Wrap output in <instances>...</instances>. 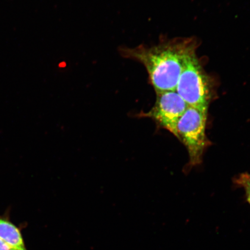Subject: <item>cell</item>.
Listing matches in <instances>:
<instances>
[{
    "mask_svg": "<svg viewBox=\"0 0 250 250\" xmlns=\"http://www.w3.org/2000/svg\"><path fill=\"white\" fill-rule=\"evenodd\" d=\"M198 43L193 39H175L158 45L121 47L123 57L139 62L145 67L149 83L156 93L175 91L180 75L190 56L196 54Z\"/></svg>",
    "mask_w": 250,
    "mask_h": 250,
    "instance_id": "1",
    "label": "cell"
},
{
    "mask_svg": "<svg viewBox=\"0 0 250 250\" xmlns=\"http://www.w3.org/2000/svg\"><path fill=\"white\" fill-rule=\"evenodd\" d=\"M213 83L197 58L190 56L180 75L176 91L188 107L208 111Z\"/></svg>",
    "mask_w": 250,
    "mask_h": 250,
    "instance_id": "2",
    "label": "cell"
},
{
    "mask_svg": "<svg viewBox=\"0 0 250 250\" xmlns=\"http://www.w3.org/2000/svg\"><path fill=\"white\" fill-rule=\"evenodd\" d=\"M208 111L188 107L181 117L177 125V138L188 151L190 164L201 163L203 152L208 141L206 136V125Z\"/></svg>",
    "mask_w": 250,
    "mask_h": 250,
    "instance_id": "3",
    "label": "cell"
},
{
    "mask_svg": "<svg viewBox=\"0 0 250 250\" xmlns=\"http://www.w3.org/2000/svg\"><path fill=\"white\" fill-rule=\"evenodd\" d=\"M156 94L157 98L151 110L147 113L140 115V116L151 118L158 126L169 131L177 137L178 121L188 105L176 90Z\"/></svg>",
    "mask_w": 250,
    "mask_h": 250,
    "instance_id": "4",
    "label": "cell"
},
{
    "mask_svg": "<svg viewBox=\"0 0 250 250\" xmlns=\"http://www.w3.org/2000/svg\"><path fill=\"white\" fill-rule=\"evenodd\" d=\"M0 239L18 250H27L20 228L10 220L9 210L0 215Z\"/></svg>",
    "mask_w": 250,
    "mask_h": 250,
    "instance_id": "5",
    "label": "cell"
},
{
    "mask_svg": "<svg viewBox=\"0 0 250 250\" xmlns=\"http://www.w3.org/2000/svg\"><path fill=\"white\" fill-rule=\"evenodd\" d=\"M240 182L242 185L245 187L247 195H248V201L250 203V176H245L242 177L240 179Z\"/></svg>",
    "mask_w": 250,
    "mask_h": 250,
    "instance_id": "6",
    "label": "cell"
},
{
    "mask_svg": "<svg viewBox=\"0 0 250 250\" xmlns=\"http://www.w3.org/2000/svg\"><path fill=\"white\" fill-rule=\"evenodd\" d=\"M0 250H18L0 239Z\"/></svg>",
    "mask_w": 250,
    "mask_h": 250,
    "instance_id": "7",
    "label": "cell"
}]
</instances>
